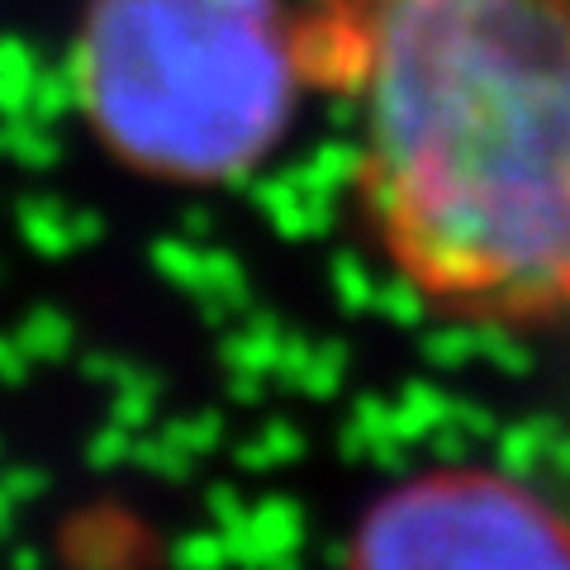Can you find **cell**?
Here are the masks:
<instances>
[{"mask_svg":"<svg viewBox=\"0 0 570 570\" xmlns=\"http://www.w3.org/2000/svg\"><path fill=\"white\" fill-rule=\"evenodd\" d=\"M343 570H570V519L490 466H433L366 504Z\"/></svg>","mask_w":570,"mask_h":570,"instance_id":"cell-3","label":"cell"},{"mask_svg":"<svg viewBox=\"0 0 570 570\" xmlns=\"http://www.w3.org/2000/svg\"><path fill=\"white\" fill-rule=\"evenodd\" d=\"M71 91L105 153L163 186H228L299 110L295 0H86Z\"/></svg>","mask_w":570,"mask_h":570,"instance_id":"cell-2","label":"cell"},{"mask_svg":"<svg viewBox=\"0 0 570 570\" xmlns=\"http://www.w3.org/2000/svg\"><path fill=\"white\" fill-rule=\"evenodd\" d=\"M371 243L471 328L570 318V0H299Z\"/></svg>","mask_w":570,"mask_h":570,"instance_id":"cell-1","label":"cell"}]
</instances>
